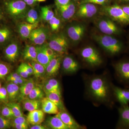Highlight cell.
<instances>
[{
  "label": "cell",
  "mask_w": 129,
  "mask_h": 129,
  "mask_svg": "<svg viewBox=\"0 0 129 129\" xmlns=\"http://www.w3.org/2000/svg\"><path fill=\"white\" fill-rule=\"evenodd\" d=\"M93 38L105 50L111 55H117L123 50V45L122 42L112 36L94 35Z\"/></svg>",
  "instance_id": "cell-1"
},
{
  "label": "cell",
  "mask_w": 129,
  "mask_h": 129,
  "mask_svg": "<svg viewBox=\"0 0 129 129\" xmlns=\"http://www.w3.org/2000/svg\"><path fill=\"white\" fill-rule=\"evenodd\" d=\"M89 89L92 96L98 101H104L108 98L109 87L106 79L103 77L97 76L91 79Z\"/></svg>",
  "instance_id": "cell-2"
},
{
  "label": "cell",
  "mask_w": 129,
  "mask_h": 129,
  "mask_svg": "<svg viewBox=\"0 0 129 129\" xmlns=\"http://www.w3.org/2000/svg\"><path fill=\"white\" fill-rule=\"evenodd\" d=\"M27 6L23 0H8L5 2V5L7 13L16 19L22 18L26 15Z\"/></svg>",
  "instance_id": "cell-3"
},
{
  "label": "cell",
  "mask_w": 129,
  "mask_h": 129,
  "mask_svg": "<svg viewBox=\"0 0 129 129\" xmlns=\"http://www.w3.org/2000/svg\"><path fill=\"white\" fill-rule=\"evenodd\" d=\"M47 45L58 54H66L69 48V42L63 34H54L49 37Z\"/></svg>",
  "instance_id": "cell-4"
},
{
  "label": "cell",
  "mask_w": 129,
  "mask_h": 129,
  "mask_svg": "<svg viewBox=\"0 0 129 129\" xmlns=\"http://www.w3.org/2000/svg\"><path fill=\"white\" fill-rule=\"evenodd\" d=\"M103 10L104 13L111 18L113 21L122 25L129 24V16L124 12L121 6L115 5L106 7Z\"/></svg>",
  "instance_id": "cell-5"
},
{
  "label": "cell",
  "mask_w": 129,
  "mask_h": 129,
  "mask_svg": "<svg viewBox=\"0 0 129 129\" xmlns=\"http://www.w3.org/2000/svg\"><path fill=\"white\" fill-rule=\"evenodd\" d=\"M80 54L83 60L91 66H99L102 62L99 52L92 47L89 46L83 48Z\"/></svg>",
  "instance_id": "cell-6"
},
{
  "label": "cell",
  "mask_w": 129,
  "mask_h": 129,
  "mask_svg": "<svg viewBox=\"0 0 129 129\" xmlns=\"http://www.w3.org/2000/svg\"><path fill=\"white\" fill-rule=\"evenodd\" d=\"M96 25L99 30L104 34L112 35L120 33L119 28L111 19H101L97 22Z\"/></svg>",
  "instance_id": "cell-7"
},
{
  "label": "cell",
  "mask_w": 129,
  "mask_h": 129,
  "mask_svg": "<svg viewBox=\"0 0 129 129\" xmlns=\"http://www.w3.org/2000/svg\"><path fill=\"white\" fill-rule=\"evenodd\" d=\"M49 32L46 28H37L32 30L28 39L35 45H41L45 44Z\"/></svg>",
  "instance_id": "cell-8"
},
{
  "label": "cell",
  "mask_w": 129,
  "mask_h": 129,
  "mask_svg": "<svg viewBox=\"0 0 129 129\" xmlns=\"http://www.w3.org/2000/svg\"><path fill=\"white\" fill-rule=\"evenodd\" d=\"M85 31V26L81 23H76L70 25L67 29V34L74 42H78L83 37Z\"/></svg>",
  "instance_id": "cell-9"
},
{
  "label": "cell",
  "mask_w": 129,
  "mask_h": 129,
  "mask_svg": "<svg viewBox=\"0 0 129 129\" xmlns=\"http://www.w3.org/2000/svg\"><path fill=\"white\" fill-rule=\"evenodd\" d=\"M56 7L58 13L63 21L69 20L76 12V6L72 2L64 5H56Z\"/></svg>",
  "instance_id": "cell-10"
},
{
  "label": "cell",
  "mask_w": 129,
  "mask_h": 129,
  "mask_svg": "<svg viewBox=\"0 0 129 129\" xmlns=\"http://www.w3.org/2000/svg\"><path fill=\"white\" fill-rule=\"evenodd\" d=\"M98 9L94 4L90 3H81L76 12L77 17L82 18H90L94 16Z\"/></svg>",
  "instance_id": "cell-11"
},
{
  "label": "cell",
  "mask_w": 129,
  "mask_h": 129,
  "mask_svg": "<svg viewBox=\"0 0 129 129\" xmlns=\"http://www.w3.org/2000/svg\"><path fill=\"white\" fill-rule=\"evenodd\" d=\"M116 73L122 81L129 83V61H120L115 64Z\"/></svg>",
  "instance_id": "cell-12"
},
{
  "label": "cell",
  "mask_w": 129,
  "mask_h": 129,
  "mask_svg": "<svg viewBox=\"0 0 129 129\" xmlns=\"http://www.w3.org/2000/svg\"><path fill=\"white\" fill-rule=\"evenodd\" d=\"M19 53V46L16 42H12L7 46L4 53L5 57L9 61L14 62L18 58Z\"/></svg>",
  "instance_id": "cell-13"
},
{
  "label": "cell",
  "mask_w": 129,
  "mask_h": 129,
  "mask_svg": "<svg viewBox=\"0 0 129 129\" xmlns=\"http://www.w3.org/2000/svg\"><path fill=\"white\" fill-rule=\"evenodd\" d=\"M56 115L60 118L69 129L83 128V127L79 124L66 111H60Z\"/></svg>",
  "instance_id": "cell-14"
},
{
  "label": "cell",
  "mask_w": 129,
  "mask_h": 129,
  "mask_svg": "<svg viewBox=\"0 0 129 129\" xmlns=\"http://www.w3.org/2000/svg\"><path fill=\"white\" fill-rule=\"evenodd\" d=\"M62 68L63 71L67 73H74L79 68L78 62L70 56H66L62 61Z\"/></svg>",
  "instance_id": "cell-15"
},
{
  "label": "cell",
  "mask_w": 129,
  "mask_h": 129,
  "mask_svg": "<svg viewBox=\"0 0 129 129\" xmlns=\"http://www.w3.org/2000/svg\"><path fill=\"white\" fill-rule=\"evenodd\" d=\"M39 22L32 24L27 22L21 23L18 26V32L19 35L23 39H28L32 30L37 28Z\"/></svg>",
  "instance_id": "cell-16"
},
{
  "label": "cell",
  "mask_w": 129,
  "mask_h": 129,
  "mask_svg": "<svg viewBox=\"0 0 129 129\" xmlns=\"http://www.w3.org/2000/svg\"><path fill=\"white\" fill-rule=\"evenodd\" d=\"M61 61V56L52 58L46 68V74L47 76L49 77H52L57 75Z\"/></svg>",
  "instance_id": "cell-17"
},
{
  "label": "cell",
  "mask_w": 129,
  "mask_h": 129,
  "mask_svg": "<svg viewBox=\"0 0 129 129\" xmlns=\"http://www.w3.org/2000/svg\"><path fill=\"white\" fill-rule=\"evenodd\" d=\"M44 113L40 109L29 112L26 118L29 124L32 125L41 124L45 119Z\"/></svg>",
  "instance_id": "cell-18"
},
{
  "label": "cell",
  "mask_w": 129,
  "mask_h": 129,
  "mask_svg": "<svg viewBox=\"0 0 129 129\" xmlns=\"http://www.w3.org/2000/svg\"><path fill=\"white\" fill-rule=\"evenodd\" d=\"M42 111L45 113L50 114H57L59 113V109L55 104L46 97L41 100Z\"/></svg>",
  "instance_id": "cell-19"
},
{
  "label": "cell",
  "mask_w": 129,
  "mask_h": 129,
  "mask_svg": "<svg viewBox=\"0 0 129 129\" xmlns=\"http://www.w3.org/2000/svg\"><path fill=\"white\" fill-rule=\"evenodd\" d=\"M113 91L117 100L122 106L128 105L129 103V89H124L119 87H114Z\"/></svg>",
  "instance_id": "cell-20"
},
{
  "label": "cell",
  "mask_w": 129,
  "mask_h": 129,
  "mask_svg": "<svg viewBox=\"0 0 129 129\" xmlns=\"http://www.w3.org/2000/svg\"><path fill=\"white\" fill-rule=\"evenodd\" d=\"M45 123V125L49 129H69L60 118L56 115L48 118Z\"/></svg>",
  "instance_id": "cell-21"
},
{
  "label": "cell",
  "mask_w": 129,
  "mask_h": 129,
  "mask_svg": "<svg viewBox=\"0 0 129 129\" xmlns=\"http://www.w3.org/2000/svg\"><path fill=\"white\" fill-rule=\"evenodd\" d=\"M119 112V126L123 128H129V107L128 105L122 106Z\"/></svg>",
  "instance_id": "cell-22"
},
{
  "label": "cell",
  "mask_w": 129,
  "mask_h": 129,
  "mask_svg": "<svg viewBox=\"0 0 129 129\" xmlns=\"http://www.w3.org/2000/svg\"><path fill=\"white\" fill-rule=\"evenodd\" d=\"M8 99L10 101L14 102L19 99L20 95L19 87L14 83L10 82L7 85Z\"/></svg>",
  "instance_id": "cell-23"
},
{
  "label": "cell",
  "mask_w": 129,
  "mask_h": 129,
  "mask_svg": "<svg viewBox=\"0 0 129 129\" xmlns=\"http://www.w3.org/2000/svg\"><path fill=\"white\" fill-rule=\"evenodd\" d=\"M35 86L34 81L32 79L28 80L27 81L21 85L19 87L20 95L18 100L22 101L24 98H27L30 91Z\"/></svg>",
  "instance_id": "cell-24"
},
{
  "label": "cell",
  "mask_w": 129,
  "mask_h": 129,
  "mask_svg": "<svg viewBox=\"0 0 129 129\" xmlns=\"http://www.w3.org/2000/svg\"><path fill=\"white\" fill-rule=\"evenodd\" d=\"M41 100L30 99L26 98L23 99L22 101L24 109L26 111L30 112L40 109V108L41 107Z\"/></svg>",
  "instance_id": "cell-25"
},
{
  "label": "cell",
  "mask_w": 129,
  "mask_h": 129,
  "mask_svg": "<svg viewBox=\"0 0 129 129\" xmlns=\"http://www.w3.org/2000/svg\"><path fill=\"white\" fill-rule=\"evenodd\" d=\"M37 51L36 46L28 45L25 47L23 52L24 60L31 61H37Z\"/></svg>",
  "instance_id": "cell-26"
},
{
  "label": "cell",
  "mask_w": 129,
  "mask_h": 129,
  "mask_svg": "<svg viewBox=\"0 0 129 129\" xmlns=\"http://www.w3.org/2000/svg\"><path fill=\"white\" fill-rule=\"evenodd\" d=\"M36 47L37 51V62L43 65L46 68L52 58L47 54L41 45H37Z\"/></svg>",
  "instance_id": "cell-27"
},
{
  "label": "cell",
  "mask_w": 129,
  "mask_h": 129,
  "mask_svg": "<svg viewBox=\"0 0 129 129\" xmlns=\"http://www.w3.org/2000/svg\"><path fill=\"white\" fill-rule=\"evenodd\" d=\"M46 97L52 102L60 111H66L61 98V95L55 92H45Z\"/></svg>",
  "instance_id": "cell-28"
},
{
  "label": "cell",
  "mask_w": 129,
  "mask_h": 129,
  "mask_svg": "<svg viewBox=\"0 0 129 129\" xmlns=\"http://www.w3.org/2000/svg\"><path fill=\"white\" fill-rule=\"evenodd\" d=\"M29 64L33 69V74L37 79L42 78L46 74V68L42 64L37 61H31Z\"/></svg>",
  "instance_id": "cell-29"
},
{
  "label": "cell",
  "mask_w": 129,
  "mask_h": 129,
  "mask_svg": "<svg viewBox=\"0 0 129 129\" xmlns=\"http://www.w3.org/2000/svg\"><path fill=\"white\" fill-rule=\"evenodd\" d=\"M12 32L11 30L6 26L0 27V44L8 41L11 38Z\"/></svg>",
  "instance_id": "cell-30"
},
{
  "label": "cell",
  "mask_w": 129,
  "mask_h": 129,
  "mask_svg": "<svg viewBox=\"0 0 129 129\" xmlns=\"http://www.w3.org/2000/svg\"><path fill=\"white\" fill-rule=\"evenodd\" d=\"M45 94L42 89L39 86L35 85L27 97L29 99L41 100L44 98Z\"/></svg>",
  "instance_id": "cell-31"
},
{
  "label": "cell",
  "mask_w": 129,
  "mask_h": 129,
  "mask_svg": "<svg viewBox=\"0 0 129 129\" xmlns=\"http://www.w3.org/2000/svg\"><path fill=\"white\" fill-rule=\"evenodd\" d=\"M41 15L42 19L44 21L48 22L55 16L52 9L50 7L47 6L41 7Z\"/></svg>",
  "instance_id": "cell-32"
},
{
  "label": "cell",
  "mask_w": 129,
  "mask_h": 129,
  "mask_svg": "<svg viewBox=\"0 0 129 129\" xmlns=\"http://www.w3.org/2000/svg\"><path fill=\"white\" fill-rule=\"evenodd\" d=\"M38 13L35 9H30L27 12L26 15V19L27 22L34 24L37 23L38 21Z\"/></svg>",
  "instance_id": "cell-33"
},
{
  "label": "cell",
  "mask_w": 129,
  "mask_h": 129,
  "mask_svg": "<svg viewBox=\"0 0 129 129\" xmlns=\"http://www.w3.org/2000/svg\"><path fill=\"white\" fill-rule=\"evenodd\" d=\"M6 105L11 109L14 114V117L23 116V113L21 106L18 103L14 102H11L9 103H7Z\"/></svg>",
  "instance_id": "cell-34"
},
{
  "label": "cell",
  "mask_w": 129,
  "mask_h": 129,
  "mask_svg": "<svg viewBox=\"0 0 129 129\" xmlns=\"http://www.w3.org/2000/svg\"><path fill=\"white\" fill-rule=\"evenodd\" d=\"M10 68L5 63L0 62V79H5V77L9 74Z\"/></svg>",
  "instance_id": "cell-35"
},
{
  "label": "cell",
  "mask_w": 129,
  "mask_h": 129,
  "mask_svg": "<svg viewBox=\"0 0 129 129\" xmlns=\"http://www.w3.org/2000/svg\"><path fill=\"white\" fill-rule=\"evenodd\" d=\"M1 113L3 116L9 119H12L14 117V114L11 109L6 105L3 107L1 111Z\"/></svg>",
  "instance_id": "cell-36"
},
{
  "label": "cell",
  "mask_w": 129,
  "mask_h": 129,
  "mask_svg": "<svg viewBox=\"0 0 129 129\" xmlns=\"http://www.w3.org/2000/svg\"><path fill=\"white\" fill-rule=\"evenodd\" d=\"M49 22L52 31H56L58 30L61 24V21L59 18L54 16Z\"/></svg>",
  "instance_id": "cell-37"
},
{
  "label": "cell",
  "mask_w": 129,
  "mask_h": 129,
  "mask_svg": "<svg viewBox=\"0 0 129 129\" xmlns=\"http://www.w3.org/2000/svg\"><path fill=\"white\" fill-rule=\"evenodd\" d=\"M11 127V119L0 115V129H9Z\"/></svg>",
  "instance_id": "cell-38"
},
{
  "label": "cell",
  "mask_w": 129,
  "mask_h": 129,
  "mask_svg": "<svg viewBox=\"0 0 129 129\" xmlns=\"http://www.w3.org/2000/svg\"><path fill=\"white\" fill-rule=\"evenodd\" d=\"M11 125L15 124H29L27 118L24 116L13 118L12 120H11Z\"/></svg>",
  "instance_id": "cell-39"
},
{
  "label": "cell",
  "mask_w": 129,
  "mask_h": 129,
  "mask_svg": "<svg viewBox=\"0 0 129 129\" xmlns=\"http://www.w3.org/2000/svg\"><path fill=\"white\" fill-rule=\"evenodd\" d=\"M47 82L55 89L58 93L61 94L60 84L57 80L55 79H51Z\"/></svg>",
  "instance_id": "cell-40"
},
{
  "label": "cell",
  "mask_w": 129,
  "mask_h": 129,
  "mask_svg": "<svg viewBox=\"0 0 129 129\" xmlns=\"http://www.w3.org/2000/svg\"><path fill=\"white\" fill-rule=\"evenodd\" d=\"M8 95L6 88L5 87H2L0 89V101L7 102L8 100Z\"/></svg>",
  "instance_id": "cell-41"
},
{
  "label": "cell",
  "mask_w": 129,
  "mask_h": 129,
  "mask_svg": "<svg viewBox=\"0 0 129 129\" xmlns=\"http://www.w3.org/2000/svg\"><path fill=\"white\" fill-rule=\"evenodd\" d=\"M16 72H17L20 76H22L23 78H27L29 76V75L27 73V72H26L25 69H24L22 65L21 64L19 65V67L18 68Z\"/></svg>",
  "instance_id": "cell-42"
},
{
  "label": "cell",
  "mask_w": 129,
  "mask_h": 129,
  "mask_svg": "<svg viewBox=\"0 0 129 129\" xmlns=\"http://www.w3.org/2000/svg\"><path fill=\"white\" fill-rule=\"evenodd\" d=\"M21 64L22 65L25 71L27 72V73L29 75H32L33 74V69L31 65L29 63H22Z\"/></svg>",
  "instance_id": "cell-43"
},
{
  "label": "cell",
  "mask_w": 129,
  "mask_h": 129,
  "mask_svg": "<svg viewBox=\"0 0 129 129\" xmlns=\"http://www.w3.org/2000/svg\"><path fill=\"white\" fill-rule=\"evenodd\" d=\"M22 78L23 77L20 76L17 72H16L9 74L7 78V80L9 82H11L16 79L21 78Z\"/></svg>",
  "instance_id": "cell-44"
},
{
  "label": "cell",
  "mask_w": 129,
  "mask_h": 129,
  "mask_svg": "<svg viewBox=\"0 0 129 129\" xmlns=\"http://www.w3.org/2000/svg\"><path fill=\"white\" fill-rule=\"evenodd\" d=\"M44 90H45L44 91H45V92H55V93L60 94L55 89H54L47 82L45 83V85H44Z\"/></svg>",
  "instance_id": "cell-45"
},
{
  "label": "cell",
  "mask_w": 129,
  "mask_h": 129,
  "mask_svg": "<svg viewBox=\"0 0 129 129\" xmlns=\"http://www.w3.org/2000/svg\"><path fill=\"white\" fill-rule=\"evenodd\" d=\"M106 0H84L83 3H90L93 4L102 5L104 4Z\"/></svg>",
  "instance_id": "cell-46"
},
{
  "label": "cell",
  "mask_w": 129,
  "mask_h": 129,
  "mask_svg": "<svg viewBox=\"0 0 129 129\" xmlns=\"http://www.w3.org/2000/svg\"><path fill=\"white\" fill-rule=\"evenodd\" d=\"M28 80V79H27L26 78H21L16 79L15 80L12 81L11 82L14 83L17 85L21 86L26 83Z\"/></svg>",
  "instance_id": "cell-47"
},
{
  "label": "cell",
  "mask_w": 129,
  "mask_h": 129,
  "mask_svg": "<svg viewBox=\"0 0 129 129\" xmlns=\"http://www.w3.org/2000/svg\"><path fill=\"white\" fill-rule=\"evenodd\" d=\"M29 124H15L12 125V127L16 129H27L28 128Z\"/></svg>",
  "instance_id": "cell-48"
},
{
  "label": "cell",
  "mask_w": 129,
  "mask_h": 129,
  "mask_svg": "<svg viewBox=\"0 0 129 129\" xmlns=\"http://www.w3.org/2000/svg\"><path fill=\"white\" fill-rule=\"evenodd\" d=\"M30 129H49L46 125H42L41 124L34 125H32L30 127Z\"/></svg>",
  "instance_id": "cell-49"
},
{
  "label": "cell",
  "mask_w": 129,
  "mask_h": 129,
  "mask_svg": "<svg viewBox=\"0 0 129 129\" xmlns=\"http://www.w3.org/2000/svg\"><path fill=\"white\" fill-rule=\"evenodd\" d=\"M56 5H64L70 2V0H55Z\"/></svg>",
  "instance_id": "cell-50"
},
{
  "label": "cell",
  "mask_w": 129,
  "mask_h": 129,
  "mask_svg": "<svg viewBox=\"0 0 129 129\" xmlns=\"http://www.w3.org/2000/svg\"><path fill=\"white\" fill-rule=\"evenodd\" d=\"M27 6H32L36 3V0H23Z\"/></svg>",
  "instance_id": "cell-51"
},
{
  "label": "cell",
  "mask_w": 129,
  "mask_h": 129,
  "mask_svg": "<svg viewBox=\"0 0 129 129\" xmlns=\"http://www.w3.org/2000/svg\"><path fill=\"white\" fill-rule=\"evenodd\" d=\"M124 12L129 16V5H124L121 6Z\"/></svg>",
  "instance_id": "cell-52"
},
{
  "label": "cell",
  "mask_w": 129,
  "mask_h": 129,
  "mask_svg": "<svg viewBox=\"0 0 129 129\" xmlns=\"http://www.w3.org/2000/svg\"><path fill=\"white\" fill-rule=\"evenodd\" d=\"M5 16L4 13L2 9H0V22L3 21L5 19Z\"/></svg>",
  "instance_id": "cell-53"
},
{
  "label": "cell",
  "mask_w": 129,
  "mask_h": 129,
  "mask_svg": "<svg viewBox=\"0 0 129 129\" xmlns=\"http://www.w3.org/2000/svg\"><path fill=\"white\" fill-rule=\"evenodd\" d=\"M118 1L122 3H129V0H118Z\"/></svg>",
  "instance_id": "cell-54"
},
{
  "label": "cell",
  "mask_w": 129,
  "mask_h": 129,
  "mask_svg": "<svg viewBox=\"0 0 129 129\" xmlns=\"http://www.w3.org/2000/svg\"><path fill=\"white\" fill-rule=\"evenodd\" d=\"M36 1L39 2H43L45 1L46 0H36Z\"/></svg>",
  "instance_id": "cell-55"
},
{
  "label": "cell",
  "mask_w": 129,
  "mask_h": 129,
  "mask_svg": "<svg viewBox=\"0 0 129 129\" xmlns=\"http://www.w3.org/2000/svg\"><path fill=\"white\" fill-rule=\"evenodd\" d=\"M1 88V82H0V89Z\"/></svg>",
  "instance_id": "cell-56"
},
{
  "label": "cell",
  "mask_w": 129,
  "mask_h": 129,
  "mask_svg": "<svg viewBox=\"0 0 129 129\" xmlns=\"http://www.w3.org/2000/svg\"><path fill=\"white\" fill-rule=\"evenodd\" d=\"M74 1H78V0H74Z\"/></svg>",
  "instance_id": "cell-57"
},
{
  "label": "cell",
  "mask_w": 129,
  "mask_h": 129,
  "mask_svg": "<svg viewBox=\"0 0 129 129\" xmlns=\"http://www.w3.org/2000/svg\"></svg>",
  "instance_id": "cell-58"
}]
</instances>
